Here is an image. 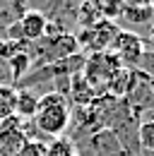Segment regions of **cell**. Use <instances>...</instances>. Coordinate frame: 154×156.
<instances>
[{"mask_svg":"<svg viewBox=\"0 0 154 156\" xmlns=\"http://www.w3.org/2000/svg\"><path fill=\"white\" fill-rule=\"evenodd\" d=\"M38 94L34 89H27V87H22L17 89V103H15V115L19 120H34L38 111Z\"/></svg>","mask_w":154,"mask_h":156,"instance_id":"cell-6","label":"cell"},{"mask_svg":"<svg viewBox=\"0 0 154 156\" xmlns=\"http://www.w3.org/2000/svg\"><path fill=\"white\" fill-rule=\"evenodd\" d=\"M15 103H17V87L0 84V122L15 115Z\"/></svg>","mask_w":154,"mask_h":156,"instance_id":"cell-8","label":"cell"},{"mask_svg":"<svg viewBox=\"0 0 154 156\" xmlns=\"http://www.w3.org/2000/svg\"><path fill=\"white\" fill-rule=\"evenodd\" d=\"M72 120V111H70V101L65 94L58 91H46L38 98V111L34 115V127L46 137H63Z\"/></svg>","mask_w":154,"mask_h":156,"instance_id":"cell-1","label":"cell"},{"mask_svg":"<svg viewBox=\"0 0 154 156\" xmlns=\"http://www.w3.org/2000/svg\"><path fill=\"white\" fill-rule=\"evenodd\" d=\"M48 156H77L75 144L65 137H56L53 142H48Z\"/></svg>","mask_w":154,"mask_h":156,"instance_id":"cell-10","label":"cell"},{"mask_svg":"<svg viewBox=\"0 0 154 156\" xmlns=\"http://www.w3.org/2000/svg\"><path fill=\"white\" fill-rule=\"evenodd\" d=\"M70 91H72L75 101L82 103V106H89V101L94 98V87L89 84V79L84 77L82 72H77V75L70 77Z\"/></svg>","mask_w":154,"mask_h":156,"instance_id":"cell-7","label":"cell"},{"mask_svg":"<svg viewBox=\"0 0 154 156\" xmlns=\"http://www.w3.org/2000/svg\"><path fill=\"white\" fill-rule=\"evenodd\" d=\"M128 22H135V24H142V22H149L154 17L152 15V5H142V7H123V15Z\"/></svg>","mask_w":154,"mask_h":156,"instance_id":"cell-11","label":"cell"},{"mask_svg":"<svg viewBox=\"0 0 154 156\" xmlns=\"http://www.w3.org/2000/svg\"><path fill=\"white\" fill-rule=\"evenodd\" d=\"M108 51L120 60V65L135 67V65H140V60L145 55V41L140 39L135 31H123V29H118V34H116V39H113V43H111Z\"/></svg>","mask_w":154,"mask_h":156,"instance_id":"cell-3","label":"cell"},{"mask_svg":"<svg viewBox=\"0 0 154 156\" xmlns=\"http://www.w3.org/2000/svg\"><path fill=\"white\" fill-rule=\"evenodd\" d=\"M137 144L145 151H154V122L152 120H142L137 125Z\"/></svg>","mask_w":154,"mask_h":156,"instance_id":"cell-9","label":"cell"},{"mask_svg":"<svg viewBox=\"0 0 154 156\" xmlns=\"http://www.w3.org/2000/svg\"><path fill=\"white\" fill-rule=\"evenodd\" d=\"M125 7H142V5H149V0H123Z\"/></svg>","mask_w":154,"mask_h":156,"instance_id":"cell-14","label":"cell"},{"mask_svg":"<svg viewBox=\"0 0 154 156\" xmlns=\"http://www.w3.org/2000/svg\"><path fill=\"white\" fill-rule=\"evenodd\" d=\"M140 65L147 67V72L154 77V51H149V53L145 51V55H142V60H140Z\"/></svg>","mask_w":154,"mask_h":156,"instance_id":"cell-13","label":"cell"},{"mask_svg":"<svg viewBox=\"0 0 154 156\" xmlns=\"http://www.w3.org/2000/svg\"><path fill=\"white\" fill-rule=\"evenodd\" d=\"M147 41H149V46L154 48V24H152V29H149V39H147Z\"/></svg>","mask_w":154,"mask_h":156,"instance_id":"cell-15","label":"cell"},{"mask_svg":"<svg viewBox=\"0 0 154 156\" xmlns=\"http://www.w3.org/2000/svg\"><path fill=\"white\" fill-rule=\"evenodd\" d=\"M152 2H154V0H149V5H152Z\"/></svg>","mask_w":154,"mask_h":156,"instance_id":"cell-16","label":"cell"},{"mask_svg":"<svg viewBox=\"0 0 154 156\" xmlns=\"http://www.w3.org/2000/svg\"><path fill=\"white\" fill-rule=\"evenodd\" d=\"M120 60L116 58L111 51H101V53H92L89 60H84V77L89 79L92 87H101V84H108L111 77L120 70Z\"/></svg>","mask_w":154,"mask_h":156,"instance_id":"cell-2","label":"cell"},{"mask_svg":"<svg viewBox=\"0 0 154 156\" xmlns=\"http://www.w3.org/2000/svg\"><path fill=\"white\" fill-rule=\"evenodd\" d=\"M17 156H48V144L43 139H27Z\"/></svg>","mask_w":154,"mask_h":156,"instance_id":"cell-12","label":"cell"},{"mask_svg":"<svg viewBox=\"0 0 154 156\" xmlns=\"http://www.w3.org/2000/svg\"><path fill=\"white\" fill-rule=\"evenodd\" d=\"M27 139L29 137L24 132V120H19L17 115L0 122V156H17Z\"/></svg>","mask_w":154,"mask_h":156,"instance_id":"cell-4","label":"cell"},{"mask_svg":"<svg viewBox=\"0 0 154 156\" xmlns=\"http://www.w3.org/2000/svg\"><path fill=\"white\" fill-rule=\"evenodd\" d=\"M15 27H17L19 31V39L24 41H31V43H36L46 36V31H48V15L46 12H41V10H29V12H24L17 22H15Z\"/></svg>","mask_w":154,"mask_h":156,"instance_id":"cell-5","label":"cell"}]
</instances>
